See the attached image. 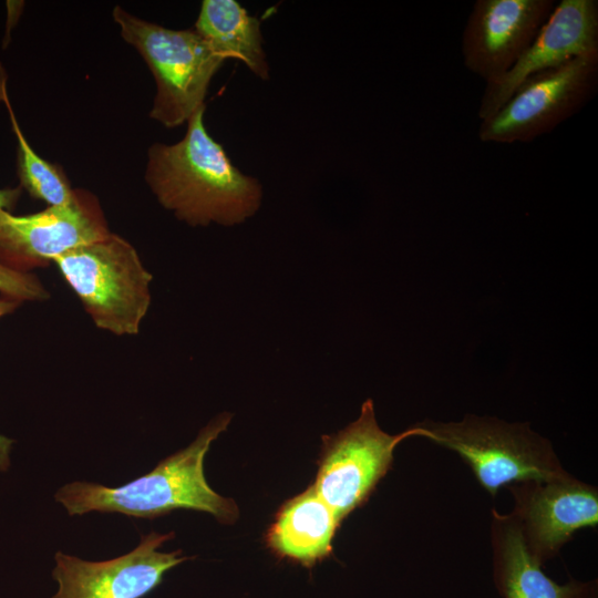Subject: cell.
Here are the masks:
<instances>
[{"mask_svg":"<svg viewBox=\"0 0 598 598\" xmlns=\"http://www.w3.org/2000/svg\"><path fill=\"white\" fill-rule=\"evenodd\" d=\"M204 114L205 106L189 117L177 143L148 148L145 182L157 202L189 226L238 225L259 209L262 187L233 164L207 132Z\"/></svg>","mask_w":598,"mask_h":598,"instance_id":"cell-1","label":"cell"},{"mask_svg":"<svg viewBox=\"0 0 598 598\" xmlns=\"http://www.w3.org/2000/svg\"><path fill=\"white\" fill-rule=\"evenodd\" d=\"M231 416L227 412L215 416L186 448L162 460L143 476L117 487L73 482L62 486L55 499L70 516L100 512L153 519L183 508L205 512L220 523L233 524L239 515L237 504L214 492L204 475L205 455Z\"/></svg>","mask_w":598,"mask_h":598,"instance_id":"cell-2","label":"cell"},{"mask_svg":"<svg viewBox=\"0 0 598 598\" xmlns=\"http://www.w3.org/2000/svg\"><path fill=\"white\" fill-rule=\"evenodd\" d=\"M112 17L123 40L143 58L155 81L150 116L166 128L187 123L205 106L212 79L225 59L218 55L194 29L173 30L116 6Z\"/></svg>","mask_w":598,"mask_h":598,"instance_id":"cell-3","label":"cell"},{"mask_svg":"<svg viewBox=\"0 0 598 598\" xmlns=\"http://www.w3.org/2000/svg\"><path fill=\"white\" fill-rule=\"evenodd\" d=\"M419 425L422 437L457 453L492 496L505 486L568 474L551 443L528 423L471 414L460 422L424 421Z\"/></svg>","mask_w":598,"mask_h":598,"instance_id":"cell-4","label":"cell"},{"mask_svg":"<svg viewBox=\"0 0 598 598\" xmlns=\"http://www.w3.org/2000/svg\"><path fill=\"white\" fill-rule=\"evenodd\" d=\"M94 324L135 336L151 305L152 275L125 238L110 233L53 259Z\"/></svg>","mask_w":598,"mask_h":598,"instance_id":"cell-5","label":"cell"},{"mask_svg":"<svg viewBox=\"0 0 598 598\" xmlns=\"http://www.w3.org/2000/svg\"><path fill=\"white\" fill-rule=\"evenodd\" d=\"M598 90V49L525 80L489 118L481 121L480 141L528 143L578 113Z\"/></svg>","mask_w":598,"mask_h":598,"instance_id":"cell-6","label":"cell"},{"mask_svg":"<svg viewBox=\"0 0 598 598\" xmlns=\"http://www.w3.org/2000/svg\"><path fill=\"white\" fill-rule=\"evenodd\" d=\"M412 436H421L419 424L395 435L384 432L371 399L362 403L355 421L336 434L322 436L313 486L339 524L369 498L390 470L395 447Z\"/></svg>","mask_w":598,"mask_h":598,"instance_id":"cell-7","label":"cell"},{"mask_svg":"<svg viewBox=\"0 0 598 598\" xmlns=\"http://www.w3.org/2000/svg\"><path fill=\"white\" fill-rule=\"evenodd\" d=\"M110 233L97 197L86 189H74L68 203L35 214L0 213V262L30 272Z\"/></svg>","mask_w":598,"mask_h":598,"instance_id":"cell-8","label":"cell"},{"mask_svg":"<svg viewBox=\"0 0 598 598\" xmlns=\"http://www.w3.org/2000/svg\"><path fill=\"white\" fill-rule=\"evenodd\" d=\"M174 533L151 532L141 537L137 547L120 557L87 561L58 551L53 579L59 588L52 598H143L154 590L164 575L193 557L182 550L158 551Z\"/></svg>","mask_w":598,"mask_h":598,"instance_id":"cell-9","label":"cell"},{"mask_svg":"<svg viewBox=\"0 0 598 598\" xmlns=\"http://www.w3.org/2000/svg\"><path fill=\"white\" fill-rule=\"evenodd\" d=\"M511 513L529 553L540 563L553 558L580 528L598 524V492L569 473L550 481L508 486Z\"/></svg>","mask_w":598,"mask_h":598,"instance_id":"cell-10","label":"cell"},{"mask_svg":"<svg viewBox=\"0 0 598 598\" xmlns=\"http://www.w3.org/2000/svg\"><path fill=\"white\" fill-rule=\"evenodd\" d=\"M554 0H476L462 33L465 68L486 83L507 73L532 44Z\"/></svg>","mask_w":598,"mask_h":598,"instance_id":"cell-11","label":"cell"},{"mask_svg":"<svg viewBox=\"0 0 598 598\" xmlns=\"http://www.w3.org/2000/svg\"><path fill=\"white\" fill-rule=\"evenodd\" d=\"M594 49H598V1L561 0L512 69L485 84L477 109L480 121L494 115L532 75Z\"/></svg>","mask_w":598,"mask_h":598,"instance_id":"cell-12","label":"cell"},{"mask_svg":"<svg viewBox=\"0 0 598 598\" xmlns=\"http://www.w3.org/2000/svg\"><path fill=\"white\" fill-rule=\"evenodd\" d=\"M493 578L503 598H597L596 581L558 584L529 553L512 514L492 511Z\"/></svg>","mask_w":598,"mask_h":598,"instance_id":"cell-13","label":"cell"},{"mask_svg":"<svg viewBox=\"0 0 598 598\" xmlns=\"http://www.w3.org/2000/svg\"><path fill=\"white\" fill-rule=\"evenodd\" d=\"M338 526L334 513L311 485L283 503L266 542L277 556L312 567L330 555Z\"/></svg>","mask_w":598,"mask_h":598,"instance_id":"cell-14","label":"cell"},{"mask_svg":"<svg viewBox=\"0 0 598 598\" xmlns=\"http://www.w3.org/2000/svg\"><path fill=\"white\" fill-rule=\"evenodd\" d=\"M223 59H235L261 80L269 79L260 21L235 0H204L194 25Z\"/></svg>","mask_w":598,"mask_h":598,"instance_id":"cell-15","label":"cell"},{"mask_svg":"<svg viewBox=\"0 0 598 598\" xmlns=\"http://www.w3.org/2000/svg\"><path fill=\"white\" fill-rule=\"evenodd\" d=\"M0 99L10 115L12 131L18 141V175L21 186L35 199L48 206L68 203L74 193L63 169L42 158L27 142L9 103L6 82L0 74Z\"/></svg>","mask_w":598,"mask_h":598,"instance_id":"cell-16","label":"cell"},{"mask_svg":"<svg viewBox=\"0 0 598 598\" xmlns=\"http://www.w3.org/2000/svg\"><path fill=\"white\" fill-rule=\"evenodd\" d=\"M0 293L3 298L23 301H42L50 293L32 272H19L0 262Z\"/></svg>","mask_w":598,"mask_h":598,"instance_id":"cell-17","label":"cell"},{"mask_svg":"<svg viewBox=\"0 0 598 598\" xmlns=\"http://www.w3.org/2000/svg\"><path fill=\"white\" fill-rule=\"evenodd\" d=\"M21 302L8 298H0V318L11 313ZM13 441L0 435V471H7L10 465L9 453Z\"/></svg>","mask_w":598,"mask_h":598,"instance_id":"cell-18","label":"cell"},{"mask_svg":"<svg viewBox=\"0 0 598 598\" xmlns=\"http://www.w3.org/2000/svg\"><path fill=\"white\" fill-rule=\"evenodd\" d=\"M21 186L16 188L0 189V213L11 212L21 196Z\"/></svg>","mask_w":598,"mask_h":598,"instance_id":"cell-19","label":"cell"}]
</instances>
